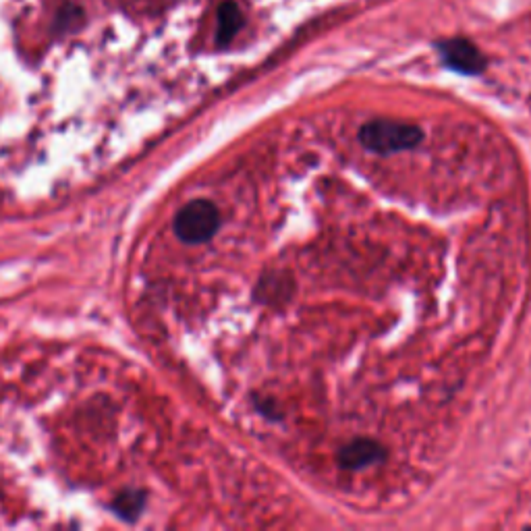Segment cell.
<instances>
[{
  "label": "cell",
  "mask_w": 531,
  "mask_h": 531,
  "mask_svg": "<svg viewBox=\"0 0 531 531\" xmlns=\"http://www.w3.org/2000/svg\"><path fill=\"white\" fill-rule=\"evenodd\" d=\"M422 137L424 133L419 127L388 119L370 121L361 127L359 133L361 144L376 154H395L401 150H411L422 142Z\"/></svg>",
  "instance_id": "1"
},
{
  "label": "cell",
  "mask_w": 531,
  "mask_h": 531,
  "mask_svg": "<svg viewBox=\"0 0 531 531\" xmlns=\"http://www.w3.org/2000/svg\"><path fill=\"white\" fill-rule=\"evenodd\" d=\"M220 225V214L208 200L189 202L175 218V233L185 243H204L214 237Z\"/></svg>",
  "instance_id": "2"
},
{
  "label": "cell",
  "mask_w": 531,
  "mask_h": 531,
  "mask_svg": "<svg viewBox=\"0 0 531 531\" xmlns=\"http://www.w3.org/2000/svg\"><path fill=\"white\" fill-rule=\"evenodd\" d=\"M438 48H440L444 65H449L451 69L459 73L478 75L486 67L484 54L467 40H446Z\"/></svg>",
  "instance_id": "3"
},
{
  "label": "cell",
  "mask_w": 531,
  "mask_h": 531,
  "mask_svg": "<svg viewBox=\"0 0 531 531\" xmlns=\"http://www.w3.org/2000/svg\"><path fill=\"white\" fill-rule=\"evenodd\" d=\"M382 457H384V449L378 442L368 440V438H359L343 446L339 453V463L345 469H363V467L378 463Z\"/></svg>",
  "instance_id": "4"
},
{
  "label": "cell",
  "mask_w": 531,
  "mask_h": 531,
  "mask_svg": "<svg viewBox=\"0 0 531 531\" xmlns=\"http://www.w3.org/2000/svg\"><path fill=\"white\" fill-rule=\"evenodd\" d=\"M243 23L241 11L235 3H225L218 11V42L229 44Z\"/></svg>",
  "instance_id": "5"
}]
</instances>
